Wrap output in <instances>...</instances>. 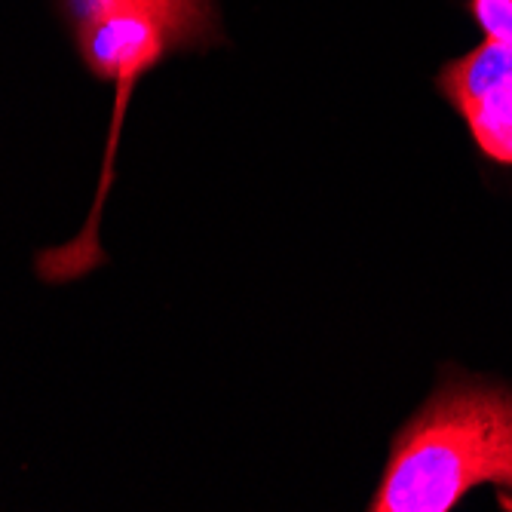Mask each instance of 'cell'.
Segmentation results:
<instances>
[{
    "instance_id": "obj_1",
    "label": "cell",
    "mask_w": 512,
    "mask_h": 512,
    "mask_svg": "<svg viewBox=\"0 0 512 512\" xmlns=\"http://www.w3.org/2000/svg\"><path fill=\"white\" fill-rule=\"evenodd\" d=\"M479 485L512 488V393L445 387L396 436L371 512H448Z\"/></svg>"
},
{
    "instance_id": "obj_2",
    "label": "cell",
    "mask_w": 512,
    "mask_h": 512,
    "mask_svg": "<svg viewBox=\"0 0 512 512\" xmlns=\"http://www.w3.org/2000/svg\"><path fill=\"white\" fill-rule=\"evenodd\" d=\"M77 50L99 80L117 86V111L135 80L148 74L163 56L175 53L166 25L142 4L129 0H68Z\"/></svg>"
},
{
    "instance_id": "obj_3",
    "label": "cell",
    "mask_w": 512,
    "mask_h": 512,
    "mask_svg": "<svg viewBox=\"0 0 512 512\" xmlns=\"http://www.w3.org/2000/svg\"><path fill=\"white\" fill-rule=\"evenodd\" d=\"M439 89L454 108H463L491 89H512V46L485 43L470 56L451 62L439 77Z\"/></svg>"
},
{
    "instance_id": "obj_4",
    "label": "cell",
    "mask_w": 512,
    "mask_h": 512,
    "mask_svg": "<svg viewBox=\"0 0 512 512\" xmlns=\"http://www.w3.org/2000/svg\"><path fill=\"white\" fill-rule=\"evenodd\" d=\"M457 111L491 160L512 163V89H491Z\"/></svg>"
},
{
    "instance_id": "obj_5",
    "label": "cell",
    "mask_w": 512,
    "mask_h": 512,
    "mask_svg": "<svg viewBox=\"0 0 512 512\" xmlns=\"http://www.w3.org/2000/svg\"><path fill=\"white\" fill-rule=\"evenodd\" d=\"M129 4L148 7L169 31L175 50H191L215 40V4L212 0H129Z\"/></svg>"
},
{
    "instance_id": "obj_6",
    "label": "cell",
    "mask_w": 512,
    "mask_h": 512,
    "mask_svg": "<svg viewBox=\"0 0 512 512\" xmlns=\"http://www.w3.org/2000/svg\"><path fill=\"white\" fill-rule=\"evenodd\" d=\"M473 13L485 31V43L512 46V0H473Z\"/></svg>"
}]
</instances>
